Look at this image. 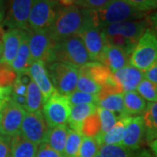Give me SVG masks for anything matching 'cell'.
Here are the masks:
<instances>
[{"mask_svg":"<svg viewBox=\"0 0 157 157\" xmlns=\"http://www.w3.org/2000/svg\"><path fill=\"white\" fill-rule=\"evenodd\" d=\"M147 26V19L128 20L107 25L101 34L105 45L117 46L131 54Z\"/></svg>","mask_w":157,"mask_h":157,"instance_id":"cell-1","label":"cell"},{"mask_svg":"<svg viewBox=\"0 0 157 157\" xmlns=\"http://www.w3.org/2000/svg\"><path fill=\"white\" fill-rule=\"evenodd\" d=\"M84 13L86 20L101 30L115 23L142 19L147 14L145 11L134 8L125 0H111L100 9H84Z\"/></svg>","mask_w":157,"mask_h":157,"instance_id":"cell-2","label":"cell"},{"mask_svg":"<svg viewBox=\"0 0 157 157\" xmlns=\"http://www.w3.org/2000/svg\"><path fill=\"white\" fill-rule=\"evenodd\" d=\"M84 23V9L76 5L60 6L47 33L55 43H58L69 37L78 35Z\"/></svg>","mask_w":157,"mask_h":157,"instance_id":"cell-3","label":"cell"},{"mask_svg":"<svg viewBox=\"0 0 157 157\" xmlns=\"http://www.w3.org/2000/svg\"><path fill=\"white\" fill-rule=\"evenodd\" d=\"M51 81L59 94L67 96L77 86L79 67L67 62L54 61L46 66Z\"/></svg>","mask_w":157,"mask_h":157,"instance_id":"cell-4","label":"cell"},{"mask_svg":"<svg viewBox=\"0 0 157 157\" xmlns=\"http://www.w3.org/2000/svg\"><path fill=\"white\" fill-rule=\"evenodd\" d=\"M157 61V36L147 29L130 56V64L142 72Z\"/></svg>","mask_w":157,"mask_h":157,"instance_id":"cell-5","label":"cell"},{"mask_svg":"<svg viewBox=\"0 0 157 157\" xmlns=\"http://www.w3.org/2000/svg\"><path fill=\"white\" fill-rule=\"evenodd\" d=\"M56 61L67 62L76 67H82L92 62L82 39L78 35L55 43Z\"/></svg>","mask_w":157,"mask_h":157,"instance_id":"cell-6","label":"cell"},{"mask_svg":"<svg viewBox=\"0 0 157 157\" xmlns=\"http://www.w3.org/2000/svg\"><path fill=\"white\" fill-rule=\"evenodd\" d=\"M59 6L56 0H33L29 16V31L47 32Z\"/></svg>","mask_w":157,"mask_h":157,"instance_id":"cell-7","label":"cell"},{"mask_svg":"<svg viewBox=\"0 0 157 157\" xmlns=\"http://www.w3.org/2000/svg\"><path fill=\"white\" fill-rule=\"evenodd\" d=\"M71 105L67 96L62 95L55 92L50 98L45 101L42 112L48 128L66 125L71 113Z\"/></svg>","mask_w":157,"mask_h":157,"instance_id":"cell-8","label":"cell"},{"mask_svg":"<svg viewBox=\"0 0 157 157\" xmlns=\"http://www.w3.org/2000/svg\"><path fill=\"white\" fill-rule=\"evenodd\" d=\"M28 45L33 60H39L45 65L56 61L55 42L51 39L47 32L29 31Z\"/></svg>","mask_w":157,"mask_h":157,"instance_id":"cell-9","label":"cell"},{"mask_svg":"<svg viewBox=\"0 0 157 157\" xmlns=\"http://www.w3.org/2000/svg\"><path fill=\"white\" fill-rule=\"evenodd\" d=\"M25 113V108L17 105L10 98L1 111L0 135L11 138L18 134Z\"/></svg>","mask_w":157,"mask_h":157,"instance_id":"cell-10","label":"cell"},{"mask_svg":"<svg viewBox=\"0 0 157 157\" xmlns=\"http://www.w3.org/2000/svg\"><path fill=\"white\" fill-rule=\"evenodd\" d=\"M48 129L42 111L26 112L23 119L20 133L25 139L39 145L45 141Z\"/></svg>","mask_w":157,"mask_h":157,"instance_id":"cell-11","label":"cell"},{"mask_svg":"<svg viewBox=\"0 0 157 157\" xmlns=\"http://www.w3.org/2000/svg\"><path fill=\"white\" fill-rule=\"evenodd\" d=\"M78 36L82 39L92 61L100 62L105 48V42L102 38L101 30L85 18V23Z\"/></svg>","mask_w":157,"mask_h":157,"instance_id":"cell-12","label":"cell"},{"mask_svg":"<svg viewBox=\"0 0 157 157\" xmlns=\"http://www.w3.org/2000/svg\"><path fill=\"white\" fill-rule=\"evenodd\" d=\"M33 0H11L8 17L5 25L9 29H20L29 32V16Z\"/></svg>","mask_w":157,"mask_h":157,"instance_id":"cell-13","label":"cell"},{"mask_svg":"<svg viewBox=\"0 0 157 157\" xmlns=\"http://www.w3.org/2000/svg\"><path fill=\"white\" fill-rule=\"evenodd\" d=\"M28 71L33 82L38 86L40 90L45 103V101H47L56 92L51 81L47 68L43 62L39 60H33L29 66Z\"/></svg>","mask_w":157,"mask_h":157,"instance_id":"cell-14","label":"cell"},{"mask_svg":"<svg viewBox=\"0 0 157 157\" xmlns=\"http://www.w3.org/2000/svg\"><path fill=\"white\" fill-rule=\"evenodd\" d=\"M26 33L27 32L20 29H9L4 33L2 40L3 54L0 59L1 63L11 66Z\"/></svg>","mask_w":157,"mask_h":157,"instance_id":"cell-15","label":"cell"},{"mask_svg":"<svg viewBox=\"0 0 157 157\" xmlns=\"http://www.w3.org/2000/svg\"><path fill=\"white\" fill-rule=\"evenodd\" d=\"M130 56V53L120 47L106 45L100 63L105 65L113 73L129 66Z\"/></svg>","mask_w":157,"mask_h":157,"instance_id":"cell-16","label":"cell"},{"mask_svg":"<svg viewBox=\"0 0 157 157\" xmlns=\"http://www.w3.org/2000/svg\"><path fill=\"white\" fill-rule=\"evenodd\" d=\"M145 136V128L143 123V118L140 115L132 117L128 124L121 144L125 147L131 150H138Z\"/></svg>","mask_w":157,"mask_h":157,"instance_id":"cell-17","label":"cell"},{"mask_svg":"<svg viewBox=\"0 0 157 157\" xmlns=\"http://www.w3.org/2000/svg\"><path fill=\"white\" fill-rule=\"evenodd\" d=\"M113 76L123 90V93H127L135 91L137 88L138 85L144 78V73L129 65L113 73Z\"/></svg>","mask_w":157,"mask_h":157,"instance_id":"cell-18","label":"cell"},{"mask_svg":"<svg viewBox=\"0 0 157 157\" xmlns=\"http://www.w3.org/2000/svg\"><path fill=\"white\" fill-rule=\"evenodd\" d=\"M132 117L127 116L120 119L107 133L94 137L99 147L103 145H121L123 139L125 130Z\"/></svg>","mask_w":157,"mask_h":157,"instance_id":"cell-19","label":"cell"},{"mask_svg":"<svg viewBox=\"0 0 157 157\" xmlns=\"http://www.w3.org/2000/svg\"><path fill=\"white\" fill-rule=\"evenodd\" d=\"M79 72L86 74L101 87L113 79V73L105 65L100 62L92 61L87 63L79 67Z\"/></svg>","mask_w":157,"mask_h":157,"instance_id":"cell-20","label":"cell"},{"mask_svg":"<svg viewBox=\"0 0 157 157\" xmlns=\"http://www.w3.org/2000/svg\"><path fill=\"white\" fill-rule=\"evenodd\" d=\"M69 130L70 128L67 125L49 128L44 142L52 147L53 150L63 155Z\"/></svg>","mask_w":157,"mask_h":157,"instance_id":"cell-21","label":"cell"},{"mask_svg":"<svg viewBox=\"0 0 157 157\" xmlns=\"http://www.w3.org/2000/svg\"><path fill=\"white\" fill-rule=\"evenodd\" d=\"M11 157H35L38 145L25 139L21 133L11 137Z\"/></svg>","mask_w":157,"mask_h":157,"instance_id":"cell-22","label":"cell"},{"mask_svg":"<svg viewBox=\"0 0 157 157\" xmlns=\"http://www.w3.org/2000/svg\"><path fill=\"white\" fill-rule=\"evenodd\" d=\"M97 107L98 106L95 104H82L72 107L67 122L71 128L70 129L79 133L83 121L93 113L95 112Z\"/></svg>","mask_w":157,"mask_h":157,"instance_id":"cell-23","label":"cell"},{"mask_svg":"<svg viewBox=\"0 0 157 157\" xmlns=\"http://www.w3.org/2000/svg\"><path fill=\"white\" fill-rule=\"evenodd\" d=\"M142 118L146 140L147 142L150 143L157 139V102L147 104Z\"/></svg>","mask_w":157,"mask_h":157,"instance_id":"cell-24","label":"cell"},{"mask_svg":"<svg viewBox=\"0 0 157 157\" xmlns=\"http://www.w3.org/2000/svg\"><path fill=\"white\" fill-rule=\"evenodd\" d=\"M124 108L126 116L144 113L147 104L146 101L135 91L124 93Z\"/></svg>","mask_w":157,"mask_h":157,"instance_id":"cell-25","label":"cell"},{"mask_svg":"<svg viewBox=\"0 0 157 157\" xmlns=\"http://www.w3.org/2000/svg\"><path fill=\"white\" fill-rule=\"evenodd\" d=\"M31 63H32V57H31L28 45V33H26L18 48L17 55L11 63V67L17 74L28 70Z\"/></svg>","mask_w":157,"mask_h":157,"instance_id":"cell-26","label":"cell"},{"mask_svg":"<svg viewBox=\"0 0 157 157\" xmlns=\"http://www.w3.org/2000/svg\"><path fill=\"white\" fill-rule=\"evenodd\" d=\"M44 105L43 95L38 87V86L32 80L27 86V91L25 95V110L26 112H38L42 111V107Z\"/></svg>","mask_w":157,"mask_h":157,"instance_id":"cell-27","label":"cell"},{"mask_svg":"<svg viewBox=\"0 0 157 157\" xmlns=\"http://www.w3.org/2000/svg\"><path fill=\"white\" fill-rule=\"evenodd\" d=\"M124 94H116L108 95L102 100L98 101L97 106L98 107L107 109L108 111L118 113V117L120 119L127 117L125 114V108H124Z\"/></svg>","mask_w":157,"mask_h":157,"instance_id":"cell-28","label":"cell"},{"mask_svg":"<svg viewBox=\"0 0 157 157\" xmlns=\"http://www.w3.org/2000/svg\"><path fill=\"white\" fill-rule=\"evenodd\" d=\"M101 132V120L98 112L93 113L83 121L80 128V134L83 137L94 138Z\"/></svg>","mask_w":157,"mask_h":157,"instance_id":"cell-29","label":"cell"},{"mask_svg":"<svg viewBox=\"0 0 157 157\" xmlns=\"http://www.w3.org/2000/svg\"><path fill=\"white\" fill-rule=\"evenodd\" d=\"M83 140V136L80 133L70 129L67 135V139L65 146L64 157H77L78 150Z\"/></svg>","mask_w":157,"mask_h":157,"instance_id":"cell-30","label":"cell"},{"mask_svg":"<svg viewBox=\"0 0 157 157\" xmlns=\"http://www.w3.org/2000/svg\"><path fill=\"white\" fill-rule=\"evenodd\" d=\"M97 112L101 120V132L98 135H102L107 133L115 125L120 118L114 113L107 109L97 107Z\"/></svg>","mask_w":157,"mask_h":157,"instance_id":"cell-31","label":"cell"},{"mask_svg":"<svg viewBox=\"0 0 157 157\" xmlns=\"http://www.w3.org/2000/svg\"><path fill=\"white\" fill-rule=\"evenodd\" d=\"M137 93L145 101L157 102V85L144 78L137 86Z\"/></svg>","mask_w":157,"mask_h":157,"instance_id":"cell-32","label":"cell"},{"mask_svg":"<svg viewBox=\"0 0 157 157\" xmlns=\"http://www.w3.org/2000/svg\"><path fill=\"white\" fill-rule=\"evenodd\" d=\"M76 88L78 91L89 94H98L101 89L99 85L96 84L90 77L81 72H79Z\"/></svg>","mask_w":157,"mask_h":157,"instance_id":"cell-33","label":"cell"},{"mask_svg":"<svg viewBox=\"0 0 157 157\" xmlns=\"http://www.w3.org/2000/svg\"><path fill=\"white\" fill-rule=\"evenodd\" d=\"M67 99L71 107L82 104H98L97 94H89L76 90L67 95Z\"/></svg>","mask_w":157,"mask_h":157,"instance_id":"cell-34","label":"cell"},{"mask_svg":"<svg viewBox=\"0 0 157 157\" xmlns=\"http://www.w3.org/2000/svg\"><path fill=\"white\" fill-rule=\"evenodd\" d=\"M17 73L11 66L0 62V86H12L17 78Z\"/></svg>","mask_w":157,"mask_h":157,"instance_id":"cell-35","label":"cell"},{"mask_svg":"<svg viewBox=\"0 0 157 157\" xmlns=\"http://www.w3.org/2000/svg\"><path fill=\"white\" fill-rule=\"evenodd\" d=\"M99 147L94 138L85 137L82 140L77 157H94L99 152Z\"/></svg>","mask_w":157,"mask_h":157,"instance_id":"cell-36","label":"cell"},{"mask_svg":"<svg viewBox=\"0 0 157 157\" xmlns=\"http://www.w3.org/2000/svg\"><path fill=\"white\" fill-rule=\"evenodd\" d=\"M125 1L135 9L145 12L152 9L157 8L155 0H125Z\"/></svg>","mask_w":157,"mask_h":157,"instance_id":"cell-37","label":"cell"},{"mask_svg":"<svg viewBox=\"0 0 157 157\" xmlns=\"http://www.w3.org/2000/svg\"><path fill=\"white\" fill-rule=\"evenodd\" d=\"M111 0H79L76 6L86 10H95L107 5Z\"/></svg>","mask_w":157,"mask_h":157,"instance_id":"cell-38","label":"cell"},{"mask_svg":"<svg viewBox=\"0 0 157 157\" xmlns=\"http://www.w3.org/2000/svg\"><path fill=\"white\" fill-rule=\"evenodd\" d=\"M35 157H64L61 154L53 150L46 143L43 142L39 144Z\"/></svg>","mask_w":157,"mask_h":157,"instance_id":"cell-39","label":"cell"},{"mask_svg":"<svg viewBox=\"0 0 157 157\" xmlns=\"http://www.w3.org/2000/svg\"><path fill=\"white\" fill-rule=\"evenodd\" d=\"M11 137L3 136L0 139V157H11Z\"/></svg>","mask_w":157,"mask_h":157,"instance_id":"cell-40","label":"cell"},{"mask_svg":"<svg viewBox=\"0 0 157 157\" xmlns=\"http://www.w3.org/2000/svg\"><path fill=\"white\" fill-rule=\"evenodd\" d=\"M144 78L157 85V61L144 72Z\"/></svg>","mask_w":157,"mask_h":157,"instance_id":"cell-41","label":"cell"},{"mask_svg":"<svg viewBox=\"0 0 157 157\" xmlns=\"http://www.w3.org/2000/svg\"><path fill=\"white\" fill-rule=\"evenodd\" d=\"M147 19L148 22V25H150V27H151L149 29L157 36V11L152 13Z\"/></svg>","mask_w":157,"mask_h":157,"instance_id":"cell-42","label":"cell"},{"mask_svg":"<svg viewBox=\"0 0 157 157\" xmlns=\"http://www.w3.org/2000/svg\"><path fill=\"white\" fill-rule=\"evenodd\" d=\"M11 92H12V86H8V87L0 86V101L9 100L11 98Z\"/></svg>","mask_w":157,"mask_h":157,"instance_id":"cell-43","label":"cell"},{"mask_svg":"<svg viewBox=\"0 0 157 157\" xmlns=\"http://www.w3.org/2000/svg\"><path fill=\"white\" fill-rule=\"evenodd\" d=\"M79 0H59V3L61 4V6H69L76 5Z\"/></svg>","mask_w":157,"mask_h":157,"instance_id":"cell-44","label":"cell"},{"mask_svg":"<svg viewBox=\"0 0 157 157\" xmlns=\"http://www.w3.org/2000/svg\"><path fill=\"white\" fill-rule=\"evenodd\" d=\"M5 17V4L4 0H0V23L3 21Z\"/></svg>","mask_w":157,"mask_h":157,"instance_id":"cell-45","label":"cell"},{"mask_svg":"<svg viewBox=\"0 0 157 157\" xmlns=\"http://www.w3.org/2000/svg\"><path fill=\"white\" fill-rule=\"evenodd\" d=\"M149 145H150V147H151L152 151L154 152L155 155L157 157V139L156 140H154V141L150 142V143H149Z\"/></svg>","mask_w":157,"mask_h":157,"instance_id":"cell-46","label":"cell"},{"mask_svg":"<svg viewBox=\"0 0 157 157\" xmlns=\"http://www.w3.org/2000/svg\"><path fill=\"white\" fill-rule=\"evenodd\" d=\"M7 101H8V100H6V101H0V117H1V111H2V109H3V107H4V105L6 104V102Z\"/></svg>","mask_w":157,"mask_h":157,"instance_id":"cell-47","label":"cell"},{"mask_svg":"<svg viewBox=\"0 0 157 157\" xmlns=\"http://www.w3.org/2000/svg\"><path fill=\"white\" fill-rule=\"evenodd\" d=\"M2 54H3V45L2 43H0V59L2 58Z\"/></svg>","mask_w":157,"mask_h":157,"instance_id":"cell-48","label":"cell"},{"mask_svg":"<svg viewBox=\"0 0 157 157\" xmlns=\"http://www.w3.org/2000/svg\"><path fill=\"white\" fill-rule=\"evenodd\" d=\"M94 157H102V156H101V155H100V154L98 153V154H97V155H95V156H94Z\"/></svg>","mask_w":157,"mask_h":157,"instance_id":"cell-49","label":"cell"},{"mask_svg":"<svg viewBox=\"0 0 157 157\" xmlns=\"http://www.w3.org/2000/svg\"><path fill=\"white\" fill-rule=\"evenodd\" d=\"M1 32H2V29H1V26H0V35H1Z\"/></svg>","mask_w":157,"mask_h":157,"instance_id":"cell-50","label":"cell"},{"mask_svg":"<svg viewBox=\"0 0 157 157\" xmlns=\"http://www.w3.org/2000/svg\"><path fill=\"white\" fill-rule=\"evenodd\" d=\"M155 3L156 4V6H157V0H155Z\"/></svg>","mask_w":157,"mask_h":157,"instance_id":"cell-51","label":"cell"},{"mask_svg":"<svg viewBox=\"0 0 157 157\" xmlns=\"http://www.w3.org/2000/svg\"><path fill=\"white\" fill-rule=\"evenodd\" d=\"M1 137H2V135H0V139H1Z\"/></svg>","mask_w":157,"mask_h":157,"instance_id":"cell-52","label":"cell"},{"mask_svg":"<svg viewBox=\"0 0 157 157\" xmlns=\"http://www.w3.org/2000/svg\"><path fill=\"white\" fill-rule=\"evenodd\" d=\"M56 1H57V0H56Z\"/></svg>","mask_w":157,"mask_h":157,"instance_id":"cell-53","label":"cell"}]
</instances>
